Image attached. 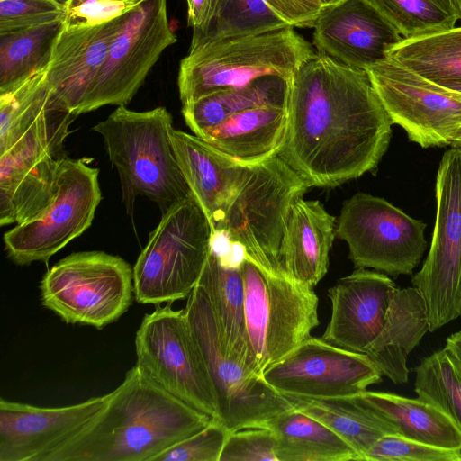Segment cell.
I'll list each match as a JSON object with an SVG mask.
<instances>
[{"mask_svg":"<svg viewBox=\"0 0 461 461\" xmlns=\"http://www.w3.org/2000/svg\"><path fill=\"white\" fill-rule=\"evenodd\" d=\"M364 461H461V450L429 445L398 434H387L366 453Z\"/></svg>","mask_w":461,"mask_h":461,"instance_id":"36","label":"cell"},{"mask_svg":"<svg viewBox=\"0 0 461 461\" xmlns=\"http://www.w3.org/2000/svg\"><path fill=\"white\" fill-rule=\"evenodd\" d=\"M309 188L278 155L245 165L239 188L212 230H225L254 261L280 263V246L292 208Z\"/></svg>","mask_w":461,"mask_h":461,"instance_id":"8","label":"cell"},{"mask_svg":"<svg viewBox=\"0 0 461 461\" xmlns=\"http://www.w3.org/2000/svg\"><path fill=\"white\" fill-rule=\"evenodd\" d=\"M62 1H63V3H65V2H66V1H68V0H62Z\"/></svg>","mask_w":461,"mask_h":461,"instance_id":"49","label":"cell"},{"mask_svg":"<svg viewBox=\"0 0 461 461\" xmlns=\"http://www.w3.org/2000/svg\"><path fill=\"white\" fill-rule=\"evenodd\" d=\"M313 29L312 43L318 53L359 69L388 58L403 40L366 0H345L325 8Z\"/></svg>","mask_w":461,"mask_h":461,"instance_id":"19","label":"cell"},{"mask_svg":"<svg viewBox=\"0 0 461 461\" xmlns=\"http://www.w3.org/2000/svg\"><path fill=\"white\" fill-rule=\"evenodd\" d=\"M268 429L276 436L277 461H361L344 438L294 408L274 419Z\"/></svg>","mask_w":461,"mask_h":461,"instance_id":"29","label":"cell"},{"mask_svg":"<svg viewBox=\"0 0 461 461\" xmlns=\"http://www.w3.org/2000/svg\"><path fill=\"white\" fill-rule=\"evenodd\" d=\"M40 289L42 305L62 321L100 330L131 306L133 267L104 251L76 252L46 272Z\"/></svg>","mask_w":461,"mask_h":461,"instance_id":"9","label":"cell"},{"mask_svg":"<svg viewBox=\"0 0 461 461\" xmlns=\"http://www.w3.org/2000/svg\"><path fill=\"white\" fill-rule=\"evenodd\" d=\"M291 406L324 424L344 438L359 455L361 461L383 436L398 434L391 424L364 409L352 397L307 398L284 395Z\"/></svg>","mask_w":461,"mask_h":461,"instance_id":"30","label":"cell"},{"mask_svg":"<svg viewBox=\"0 0 461 461\" xmlns=\"http://www.w3.org/2000/svg\"><path fill=\"white\" fill-rule=\"evenodd\" d=\"M185 311L216 392L220 422L229 433L268 428L274 419L293 408L261 375L229 354L210 299L198 284L188 296Z\"/></svg>","mask_w":461,"mask_h":461,"instance_id":"10","label":"cell"},{"mask_svg":"<svg viewBox=\"0 0 461 461\" xmlns=\"http://www.w3.org/2000/svg\"><path fill=\"white\" fill-rule=\"evenodd\" d=\"M388 57L433 82L461 81V26L403 39Z\"/></svg>","mask_w":461,"mask_h":461,"instance_id":"32","label":"cell"},{"mask_svg":"<svg viewBox=\"0 0 461 461\" xmlns=\"http://www.w3.org/2000/svg\"><path fill=\"white\" fill-rule=\"evenodd\" d=\"M60 0H0V33L62 19Z\"/></svg>","mask_w":461,"mask_h":461,"instance_id":"38","label":"cell"},{"mask_svg":"<svg viewBox=\"0 0 461 461\" xmlns=\"http://www.w3.org/2000/svg\"><path fill=\"white\" fill-rule=\"evenodd\" d=\"M418 398L443 411L461 430V360L447 347L414 367Z\"/></svg>","mask_w":461,"mask_h":461,"instance_id":"34","label":"cell"},{"mask_svg":"<svg viewBox=\"0 0 461 461\" xmlns=\"http://www.w3.org/2000/svg\"><path fill=\"white\" fill-rule=\"evenodd\" d=\"M212 420L135 365L92 424L50 461H153Z\"/></svg>","mask_w":461,"mask_h":461,"instance_id":"2","label":"cell"},{"mask_svg":"<svg viewBox=\"0 0 461 461\" xmlns=\"http://www.w3.org/2000/svg\"><path fill=\"white\" fill-rule=\"evenodd\" d=\"M261 376L282 395L339 398L361 393L383 375L365 353L310 336Z\"/></svg>","mask_w":461,"mask_h":461,"instance_id":"17","label":"cell"},{"mask_svg":"<svg viewBox=\"0 0 461 461\" xmlns=\"http://www.w3.org/2000/svg\"><path fill=\"white\" fill-rule=\"evenodd\" d=\"M219 461H277L274 431L247 428L229 433Z\"/></svg>","mask_w":461,"mask_h":461,"instance_id":"39","label":"cell"},{"mask_svg":"<svg viewBox=\"0 0 461 461\" xmlns=\"http://www.w3.org/2000/svg\"><path fill=\"white\" fill-rule=\"evenodd\" d=\"M127 14L97 25L63 27L59 33L45 79L53 96L76 116Z\"/></svg>","mask_w":461,"mask_h":461,"instance_id":"21","label":"cell"},{"mask_svg":"<svg viewBox=\"0 0 461 461\" xmlns=\"http://www.w3.org/2000/svg\"><path fill=\"white\" fill-rule=\"evenodd\" d=\"M291 80L279 76L259 77L249 85L213 92L183 104L185 123L202 138L232 114L261 105L287 106Z\"/></svg>","mask_w":461,"mask_h":461,"instance_id":"28","label":"cell"},{"mask_svg":"<svg viewBox=\"0 0 461 461\" xmlns=\"http://www.w3.org/2000/svg\"><path fill=\"white\" fill-rule=\"evenodd\" d=\"M172 128V116L164 107L136 112L125 105L93 127L118 171L122 202L131 216L137 196L155 202L163 214L193 195L176 157Z\"/></svg>","mask_w":461,"mask_h":461,"instance_id":"4","label":"cell"},{"mask_svg":"<svg viewBox=\"0 0 461 461\" xmlns=\"http://www.w3.org/2000/svg\"><path fill=\"white\" fill-rule=\"evenodd\" d=\"M314 53L292 26L201 45L180 61V100L186 104L216 91L245 86L266 76L292 80Z\"/></svg>","mask_w":461,"mask_h":461,"instance_id":"5","label":"cell"},{"mask_svg":"<svg viewBox=\"0 0 461 461\" xmlns=\"http://www.w3.org/2000/svg\"><path fill=\"white\" fill-rule=\"evenodd\" d=\"M140 0H86L65 10L66 28L86 27L113 20L131 11Z\"/></svg>","mask_w":461,"mask_h":461,"instance_id":"40","label":"cell"},{"mask_svg":"<svg viewBox=\"0 0 461 461\" xmlns=\"http://www.w3.org/2000/svg\"><path fill=\"white\" fill-rule=\"evenodd\" d=\"M86 0H68L64 3L65 10L72 8Z\"/></svg>","mask_w":461,"mask_h":461,"instance_id":"46","label":"cell"},{"mask_svg":"<svg viewBox=\"0 0 461 461\" xmlns=\"http://www.w3.org/2000/svg\"><path fill=\"white\" fill-rule=\"evenodd\" d=\"M335 221L318 200L301 198L292 208L280 258L290 276L310 287L313 288L328 271Z\"/></svg>","mask_w":461,"mask_h":461,"instance_id":"24","label":"cell"},{"mask_svg":"<svg viewBox=\"0 0 461 461\" xmlns=\"http://www.w3.org/2000/svg\"><path fill=\"white\" fill-rule=\"evenodd\" d=\"M176 41L167 0H140L114 36L79 113L127 104L162 52Z\"/></svg>","mask_w":461,"mask_h":461,"instance_id":"15","label":"cell"},{"mask_svg":"<svg viewBox=\"0 0 461 461\" xmlns=\"http://www.w3.org/2000/svg\"><path fill=\"white\" fill-rule=\"evenodd\" d=\"M113 391L63 407L0 400V461H50L104 410Z\"/></svg>","mask_w":461,"mask_h":461,"instance_id":"18","label":"cell"},{"mask_svg":"<svg viewBox=\"0 0 461 461\" xmlns=\"http://www.w3.org/2000/svg\"><path fill=\"white\" fill-rule=\"evenodd\" d=\"M354 397L364 409L393 425L401 436L461 450V430L438 408L420 398L367 390Z\"/></svg>","mask_w":461,"mask_h":461,"instance_id":"27","label":"cell"},{"mask_svg":"<svg viewBox=\"0 0 461 461\" xmlns=\"http://www.w3.org/2000/svg\"><path fill=\"white\" fill-rule=\"evenodd\" d=\"M461 16V0H454Z\"/></svg>","mask_w":461,"mask_h":461,"instance_id":"48","label":"cell"},{"mask_svg":"<svg viewBox=\"0 0 461 461\" xmlns=\"http://www.w3.org/2000/svg\"><path fill=\"white\" fill-rule=\"evenodd\" d=\"M228 435L227 429L212 420L198 432L160 453L153 461H219Z\"/></svg>","mask_w":461,"mask_h":461,"instance_id":"37","label":"cell"},{"mask_svg":"<svg viewBox=\"0 0 461 461\" xmlns=\"http://www.w3.org/2000/svg\"><path fill=\"white\" fill-rule=\"evenodd\" d=\"M98 175L99 170L84 159L66 156L59 166L50 203L5 233L8 257L18 265L47 262L87 230L102 199Z\"/></svg>","mask_w":461,"mask_h":461,"instance_id":"14","label":"cell"},{"mask_svg":"<svg viewBox=\"0 0 461 461\" xmlns=\"http://www.w3.org/2000/svg\"><path fill=\"white\" fill-rule=\"evenodd\" d=\"M450 147L461 148V129L458 131V133L456 136V138L454 139V140H453V142H452Z\"/></svg>","mask_w":461,"mask_h":461,"instance_id":"47","label":"cell"},{"mask_svg":"<svg viewBox=\"0 0 461 461\" xmlns=\"http://www.w3.org/2000/svg\"><path fill=\"white\" fill-rule=\"evenodd\" d=\"M402 36L424 37L453 29L461 19L454 0H366Z\"/></svg>","mask_w":461,"mask_h":461,"instance_id":"35","label":"cell"},{"mask_svg":"<svg viewBox=\"0 0 461 461\" xmlns=\"http://www.w3.org/2000/svg\"><path fill=\"white\" fill-rule=\"evenodd\" d=\"M324 8H329L340 4L345 0H320Z\"/></svg>","mask_w":461,"mask_h":461,"instance_id":"45","label":"cell"},{"mask_svg":"<svg viewBox=\"0 0 461 461\" xmlns=\"http://www.w3.org/2000/svg\"><path fill=\"white\" fill-rule=\"evenodd\" d=\"M76 117L46 83L13 101L0 125L1 226L30 220L50 203Z\"/></svg>","mask_w":461,"mask_h":461,"instance_id":"3","label":"cell"},{"mask_svg":"<svg viewBox=\"0 0 461 461\" xmlns=\"http://www.w3.org/2000/svg\"><path fill=\"white\" fill-rule=\"evenodd\" d=\"M278 156L307 185L334 187L375 169L392 121L366 69L314 53L294 75Z\"/></svg>","mask_w":461,"mask_h":461,"instance_id":"1","label":"cell"},{"mask_svg":"<svg viewBox=\"0 0 461 461\" xmlns=\"http://www.w3.org/2000/svg\"><path fill=\"white\" fill-rule=\"evenodd\" d=\"M244 249L232 241L230 252L209 249L197 284L206 292L225 348L248 369L261 375L253 355L244 315V285L240 265Z\"/></svg>","mask_w":461,"mask_h":461,"instance_id":"23","label":"cell"},{"mask_svg":"<svg viewBox=\"0 0 461 461\" xmlns=\"http://www.w3.org/2000/svg\"><path fill=\"white\" fill-rule=\"evenodd\" d=\"M435 194L430 248L411 279L424 301L430 332L461 317V148L443 154Z\"/></svg>","mask_w":461,"mask_h":461,"instance_id":"12","label":"cell"},{"mask_svg":"<svg viewBox=\"0 0 461 461\" xmlns=\"http://www.w3.org/2000/svg\"><path fill=\"white\" fill-rule=\"evenodd\" d=\"M398 286L385 274L357 268L328 291L331 315L321 339L364 353L382 330Z\"/></svg>","mask_w":461,"mask_h":461,"instance_id":"20","label":"cell"},{"mask_svg":"<svg viewBox=\"0 0 461 461\" xmlns=\"http://www.w3.org/2000/svg\"><path fill=\"white\" fill-rule=\"evenodd\" d=\"M427 224L384 198L357 193L343 203L335 234L347 242L356 268L411 275L428 242Z\"/></svg>","mask_w":461,"mask_h":461,"instance_id":"13","label":"cell"},{"mask_svg":"<svg viewBox=\"0 0 461 461\" xmlns=\"http://www.w3.org/2000/svg\"><path fill=\"white\" fill-rule=\"evenodd\" d=\"M63 27L62 18L0 33V95L46 71Z\"/></svg>","mask_w":461,"mask_h":461,"instance_id":"31","label":"cell"},{"mask_svg":"<svg viewBox=\"0 0 461 461\" xmlns=\"http://www.w3.org/2000/svg\"><path fill=\"white\" fill-rule=\"evenodd\" d=\"M249 344L262 375L311 336L319 325L318 297L282 262L263 264L244 255L240 265Z\"/></svg>","mask_w":461,"mask_h":461,"instance_id":"6","label":"cell"},{"mask_svg":"<svg viewBox=\"0 0 461 461\" xmlns=\"http://www.w3.org/2000/svg\"><path fill=\"white\" fill-rule=\"evenodd\" d=\"M170 138L190 190L214 230L239 188L245 165L194 134L172 128Z\"/></svg>","mask_w":461,"mask_h":461,"instance_id":"22","label":"cell"},{"mask_svg":"<svg viewBox=\"0 0 461 461\" xmlns=\"http://www.w3.org/2000/svg\"><path fill=\"white\" fill-rule=\"evenodd\" d=\"M265 0H217L209 23L193 31L190 49L219 40L259 34L288 27Z\"/></svg>","mask_w":461,"mask_h":461,"instance_id":"33","label":"cell"},{"mask_svg":"<svg viewBox=\"0 0 461 461\" xmlns=\"http://www.w3.org/2000/svg\"><path fill=\"white\" fill-rule=\"evenodd\" d=\"M437 84L461 93V81H447Z\"/></svg>","mask_w":461,"mask_h":461,"instance_id":"44","label":"cell"},{"mask_svg":"<svg viewBox=\"0 0 461 461\" xmlns=\"http://www.w3.org/2000/svg\"><path fill=\"white\" fill-rule=\"evenodd\" d=\"M136 365L167 393L220 421L216 392L184 309L172 303L145 314L136 331Z\"/></svg>","mask_w":461,"mask_h":461,"instance_id":"11","label":"cell"},{"mask_svg":"<svg viewBox=\"0 0 461 461\" xmlns=\"http://www.w3.org/2000/svg\"><path fill=\"white\" fill-rule=\"evenodd\" d=\"M445 346L451 349L461 360V330L451 334L446 339Z\"/></svg>","mask_w":461,"mask_h":461,"instance_id":"43","label":"cell"},{"mask_svg":"<svg viewBox=\"0 0 461 461\" xmlns=\"http://www.w3.org/2000/svg\"><path fill=\"white\" fill-rule=\"evenodd\" d=\"M287 122V106H255L232 114L202 139L242 165L257 164L279 154Z\"/></svg>","mask_w":461,"mask_h":461,"instance_id":"26","label":"cell"},{"mask_svg":"<svg viewBox=\"0 0 461 461\" xmlns=\"http://www.w3.org/2000/svg\"><path fill=\"white\" fill-rule=\"evenodd\" d=\"M268 7L292 27L313 28L325 9L320 0H265Z\"/></svg>","mask_w":461,"mask_h":461,"instance_id":"41","label":"cell"},{"mask_svg":"<svg viewBox=\"0 0 461 461\" xmlns=\"http://www.w3.org/2000/svg\"><path fill=\"white\" fill-rule=\"evenodd\" d=\"M427 331L429 321L420 294L413 286L397 287L382 330L364 353L393 384H405L410 373L408 356Z\"/></svg>","mask_w":461,"mask_h":461,"instance_id":"25","label":"cell"},{"mask_svg":"<svg viewBox=\"0 0 461 461\" xmlns=\"http://www.w3.org/2000/svg\"><path fill=\"white\" fill-rule=\"evenodd\" d=\"M187 23L193 31L203 29L213 15L217 0H186Z\"/></svg>","mask_w":461,"mask_h":461,"instance_id":"42","label":"cell"},{"mask_svg":"<svg viewBox=\"0 0 461 461\" xmlns=\"http://www.w3.org/2000/svg\"><path fill=\"white\" fill-rule=\"evenodd\" d=\"M392 123L421 148L451 146L461 129V93L391 58L366 69Z\"/></svg>","mask_w":461,"mask_h":461,"instance_id":"16","label":"cell"},{"mask_svg":"<svg viewBox=\"0 0 461 461\" xmlns=\"http://www.w3.org/2000/svg\"><path fill=\"white\" fill-rule=\"evenodd\" d=\"M212 230L194 195L163 213L133 267L137 302L158 305L188 298L207 258Z\"/></svg>","mask_w":461,"mask_h":461,"instance_id":"7","label":"cell"}]
</instances>
